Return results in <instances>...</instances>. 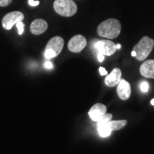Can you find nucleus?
<instances>
[{"instance_id": "obj_22", "label": "nucleus", "mask_w": 154, "mask_h": 154, "mask_svg": "<svg viewBox=\"0 0 154 154\" xmlns=\"http://www.w3.org/2000/svg\"><path fill=\"white\" fill-rule=\"evenodd\" d=\"M99 72H100V74H101V76H104V75L107 74L106 70L105 68H103V67H100Z\"/></svg>"}, {"instance_id": "obj_23", "label": "nucleus", "mask_w": 154, "mask_h": 154, "mask_svg": "<svg viewBox=\"0 0 154 154\" xmlns=\"http://www.w3.org/2000/svg\"><path fill=\"white\" fill-rule=\"evenodd\" d=\"M131 56H132V57H136V51H131Z\"/></svg>"}, {"instance_id": "obj_16", "label": "nucleus", "mask_w": 154, "mask_h": 154, "mask_svg": "<svg viewBox=\"0 0 154 154\" xmlns=\"http://www.w3.org/2000/svg\"><path fill=\"white\" fill-rule=\"evenodd\" d=\"M16 26L17 29H18V33L19 35H22L24 32V24L22 22H19L18 23H17Z\"/></svg>"}, {"instance_id": "obj_14", "label": "nucleus", "mask_w": 154, "mask_h": 154, "mask_svg": "<svg viewBox=\"0 0 154 154\" xmlns=\"http://www.w3.org/2000/svg\"><path fill=\"white\" fill-rule=\"evenodd\" d=\"M127 121L126 120H119V121H110L108 123V126L112 131H118L123 128L126 126Z\"/></svg>"}, {"instance_id": "obj_8", "label": "nucleus", "mask_w": 154, "mask_h": 154, "mask_svg": "<svg viewBox=\"0 0 154 154\" xmlns=\"http://www.w3.org/2000/svg\"><path fill=\"white\" fill-rule=\"evenodd\" d=\"M106 111L107 108L104 104L98 103L94 104L90 109L89 111H88V116L91 119V120L97 122L102 116L106 113Z\"/></svg>"}, {"instance_id": "obj_25", "label": "nucleus", "mask_w": 154, "mask_h": 154, "mask_svg": "<svg viewBox=\"0 0 154 154\" xmlns=\"http://www.w3.org/2000/svg\"><path fill=\"white\" fill-rule=\"evenodd\" d=\"M151 104L153 105V106H154V99H153L151 100Z\"/></svg>"}, {"instance_id": "obj_6", "label": "nucleus", "mask_w": 154, "mask_h": 154, "mask_svg": "<svg viewBox=\"0 0 154 154\" xmlns=\"http://www.w3.org/2000/svg\"><path fill=\"white\" fill-rule=\"evenodd\" d=\"M24 19V14L21 11H11V12L8 13L3 17L2 26L5 29L10 30L14 24H16L17 23L19 22H22Z\"/></svg>"}, {"instance_id": "obj_4", "label": "nucleus", "mask_w": 154, "mask_h": 154, "mask_svg": "<svg viewBox=\"0 0 154 154\" xmlns=\"http://www.w3.org/2000/svg\"><path fill=\"white\" fill-rule=\"evenodd\" d=\"M63 45H64V40L61 36H57L51 38L47 44L44 57L47 59H53L57 57L62 51Z\"/></svg>"}, {"instance_id": "obj_7", "label": "nucleus", "mask_w": 154, "mask_h": 154, "mask_svg": "<svg viewBox=\"0 0 154 154\" xmlns=\"http://www.w3.org/2000/svg\"><path fill=\"white\" fill-rule=\"evenodd\" d=\"M87 41L85 36L77 34L73 36L68 43V49L73 53H79L86 47Z\"/></svg>"}, {"instance_id": "obj_15", "label": "nucleus", "mask_w": 154, "mask_h": 154, "mask_svg": "<svg viewBox=\"0 0 154 154\" xmlns=\"http://www.w3.org/2000/svg\"><path fill=\"white\" fill-rule=\"evenodd\" d=\"M113 116L111 113H106L103 114L102 116L100 118L99 121H97V124H107L108 122H109L111 119H112Z\"/></svg>"}, {"instance_id": "obj_17", "label": "nucleus", "mask_w": 154, "mask_h": 154, "mask_svg": "<svg viewBox=\"0 0 154 154\" xmlns=\"http://www.w3.org/2000/svg\"><path fill=\"white\" fill-rule=\"evenodd\" d=\"M149 85L146 82H143L140 84V90L144 92V93H146L149 91Z\"/></svg>"}, {"instance_id": "obj_12", "label": "nucleus", "mask_w": 154, "mask_h": 154, "mask_svg": "<svg viewBox=\"0 0 154 154\" xmlns=\"http://www.w3.org/2000/svg\"><path fill=\"white\" fill-rule=\"evenodd\" d=\"M140 72L146 78L154 79V59H149L142 63Z\"/></svg>"}, {"instance_id": "obj_20", "label": "nucleus", "mask_w": 154, "mask_h": 154, "mask_svg": "<svg viewBox=\"0 0 154 154\" xmlns=\"http://www.w3.org/2000/svg\"><path fill=\"white\" fill-rule=\"evenodd\" d=\"M44 67H45L46 69H52L53 68L52 63L50 62V61H46V62L44 63Z\"/></svg>"}, {"instance_id": "obj_18", "label": "nucleus", "mask_w": 154, "mask_h": 154, "mask_svg": "<svg viewBox=\"0 0 154 154\" xmlns=\"http://www.w3.org/2000/svg\"><path fill=\"white\" fill-rule=\"evenodd\" d=\"M11 2H12V0H0V7H7Z\"/></svg>"}, {"instance_id": "obj_10", "label": "nucleus", "mask_w": 154, "mask_h": 154, "mask_svg": "<svg viewBox=\"0 0 154 154\" xmlns=\"http://www.w3.org/2000/svg\"><path fill=\"white\" fill-rule=\"evenodd\" d=\"M117 94L121 100H127L130 98L131 94V85L126 80L121 79L117 86Z\"/></svg>"}, {"instance_id": "obj_9", "label": "nucleus", "mask_w": 154, "mask_h": 154, "mask_svg": "<svg viewBox=\"0 0 154 154\" xmlns=\"http://www.w3.org/2000/svg\"><path fill=\"white\" fill-rule=\"evenodd\" d=\"M48 29V24L44 19H36L30 25V32L34 35L44 33Z\"/></svg>"}, {"instance_id": "obj_5", "label": "nucleus", "mask_w": 154, "mask_h": 154, "mask_svg": "<svg viewBox=\"0 0 154 154\" xmlns=\"http://www.w3.org/2000/svg\"><path fill=\"white\" fill-rule=\"evenodd\" d=\"M91 48L95 49L96 52L104 56H111L116 51V44L110 40H99L91 44Z\"/></svg>"}, {"instance_id": "obj_2", "label": "nucleus", "mask_w": 154, "mask_h": 154, "mask_svg": "<svg viewBox=\"0 0 154 154\" xmlns=\"http://www.w3.org/2000/svg\"><path fill=\"white\" fill-rule=\"evenodd\" d=\"M154 47V40L149 36H143L137 44L133 48V51H136V58L137 60L143 61L150 55Z\"/></svg>"}, {"instance_id": "obj_19", "label": "nucleus", "mask_w": 154, "mask_h": 154, "mask_svg": "<svg viewBox=\"0 0 154 154\" xmlns=\"http://www.w3.org/2000/svg\"><path fill=\"white\" fill-rule=\"evenodd\" d=\"M29 5L32 7H36L39 5V1H34V0H29Z\"/></svg>"}, {"instance_id": "obj_11", "label": "nucleus", "mask_w": 154, "mask_h": 154, "mask_svg": "<svg viewBox=\"0 0 154 154\" xmlns=\"http://www.w3.org/2000/svg\"><path fill=\"white\" fill-rule=\"evenodd\" d=\"M121 71L120 69L115 68L112 70L110 74H109L105 79L106 85L109 87H113L118 85L121 80Z\"/></svg>"}, {"instance_id": "obj_21", "label": "nucleus", "mask_w": 154, "mask_h": 154, "mask_svg": "<svg viewBox=\"0 0 154 154\" xmlns=\"http://www.w3.org/2000/svg\"><path fill=\"white\" fill-rule=\"evenodd\" d=\"M97 59H98V61H99V62H103V60H104V55L102 54H100V53H98L97 54Z\"/></svg>"}, {"instance_id": "obj_13", "label": "nucleus", "mask_w": 154, "mask_h": 154, "mask_svg": "<svg viewBox=\"0 0 154 154\" xmlns=\"http://www.w3.org/2000/svg\"><path fill=\"white\" fill-rule=\"evenodd\" d=\"M109 123V122H108ZM107 124H97V130L101 137H108L112 132Z\"/></svg>"}, {"instance_id": "obj_24", "label": "nucleus", "mask_w": 154, "mask_h": 154, "mask_svg": "<svg viewBox=\"0 0 154 154\" xmlns=\"http://www.w3.org/2000/svg\"><path fill=\"white\" fill-rule=\"evenodd\" d=\"M121 44H116V49H121Z\"/></svg>"}, {"instance_id": "obj_1", "label": "nucleus", "mask_w": 154, "mask_h": 154, "mask_svg": "<svg viewBox=\"0 0 154 154\" xmlns=\"http://www.w3.org/2000/svg\"><path fill=\"white\" fill-rule=\"evenodd\" d=\"M121 31V24L118 19H108L97 27V34L101 37L113 39L118 37Z\"/></svg>"}, {"instance_id": "obj_3", "label": "nucleus", "mask_w": 154, "mask_h": 154, "mask_svg": "<svg viewBox=\"0 0 154 154\" xmlns=\"http://www.w3.org/2000/svg\"><path fill=\"white\" fill-rule=\"evenodd\" d=\"M54 9L58 14L65 17L74 16L78 10V7L74 0H55Z\"/></svg>"}]
</instances>
